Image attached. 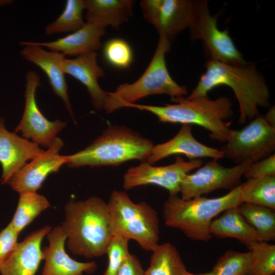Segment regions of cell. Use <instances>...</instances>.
<instances>
[{"label": "cell", "instance_id": "1", "mask_svg": "<svg viewBox=\"0 0 275 275\" xmlns=\"http://www.w3.org/2000/svg\"><path fill=\"white\" fill-rule=\"evenodd\" d=\"M205 67V72L186 98L207 97V93L214 88L227 86L232 89L238 102V121L241 124L258 116V106H269V88L254 64L237 66L208 59Z\"/></svg>", "mask_w": 275, "mask_h": 275}, {"label": "cell", "instance_id": "2", "mask_svg": "<svg viewBox=\"0 0 275 275\" xmlns=\"http://www.w3.org/2000/svg\"><path fill=\"white\" fill-rule=\"evenodd\" d=\"M64 210L65 220L61 226L67 236L68 250L86 258L104 255L114 235L107 203L98 197L71 200Z\"/></svg>", "mask_w": 275, "mask_h": 275}, {"label": "cell", "instance_id": "3", "mask_svg": "<svg viewBox=\"0 0 275 275\" xmlns=\"http://www.w3.org/2000/svg\"><path fill=\"white\" fill-rule=\"evenodd\" d=\"M174 104L156 106L129 104L126 107L149 112L162 123L197 125L209 131L210 138L226 143L232 129L225 122L233 113L232 102L228 97L221 96L214 100L207 97L188 99L183 96L171 98Z\"/></svg>", "mask_w": 275, "mask_h": 275}, {"label": "cell", "instance_id": "4", "mask_svg": "<svg viewBox=\"0 0 275 275\" xmlns=\"http://www.w3.org/2000/svg\"><path fill=\"white\" fill-rule=\"evenodd\" d=\"M242 203L240 185L217 198L199 196L184 200L178 195L169 196L163 204V217L167 226L180 230L188 238L207 241L212 237L210 227L213 219Z\"/></svg>", "mask_w": 275, "mask_h": 275}, {"label": "cell", "instance_id": "5", "mask_svg": "<svg viewBox=\"0 0 275 275\" xmlns=\"http://www.w3.org/2000/svg\"><path fill=\"white\" fill-rule=\"evenodd\" d=\"M154 145L151 141L131 129L109 125L84 149L66 155L70 168L116 166L131 160L146 161Z\"/></svg>", "mask_w": 275, "mask_h": 275}, {"label": "cell", "instance_id": "6", "mask_svg": "<svg viewBox=\"0 0 275 275\" xmlns=\"http://www.w3.org/2000/svg\"><path fill=\"white\" fill-rule=\"evenodd\" d=\"M170 49L171 42L159 37L155 52L144 73L134 82L121 84L114 92H107L103 109L111 113L152 95L167 94L173 98L187 94L186 87L178 85L168 70L165 56Z\"/></svg>", "mask_w": 275, "mask_h": 275}, {"label": "cell", "instance_id": "7", "mask_svg": "<svg viewBox=\"0 0 275 275\" xmlns=\"http://www.w3.org/2000/svg\"><path fill=\"white\" fill-rule=\"evenodd\" d=\"M107 203L114 235L133 240L145 251L152 252L159 244V221L151 205L134 203L126 193L119 190L112 191Z\"/></svg>", "mask_w": 275, "mask_h": 275}, {"label": "cell", "instance_id": "8", "mask_svg": "<svg viewBox=\"0 0 275 275\" xmlns=\"http://www.w3.org/2000/svg\"><path fill=\"white\" fill-rule=\"evenodd\" d=\"M188 28L192 40L203 41L209 59L237 66L246 63L229 32L218 29L217 18L211 15L207 1H192Z\"/></svg>", "mask_w": 275, "mask_h": 275}, {"label": "cell", "instance_id": "9", "mask_svg": "<svg viewBox=\"0 0 275 275\" xmlns=\"http://www.w3.org/2000/svg\"><path fill=\"white\" fill-rule=\"evenodd\" d=\"M275 149V128L259 115L239 130H232L220 150L237 164L259 161L270 156Z\"/></svg>", "mask_w": 275, "mask_h": 275}, {"label": "cell", "instance_id": "10", "mask_svg": "<svg viewBox=\"0 0 275 275\" xmlns=\"http://www.w3.org/2000/svg\"><path fill=\"white\" fill-rule=\"evenodd\" d=\"M200 159L186 161L177 156L175 162L168 166L156 167L146 161L129 168L123 177V188L127 190L149 184L155 185L167 189L170 196H177L180 193L181 184L189 172L202 166Z\"/></svg>", "mask_w": 275, "mask_h": 275}, {"label": "cell", "instance_id": "11", "mask_svg": "<svg viewBox=\"0 0 275 275\" xmlns=\"http://www.w3.org/2000/svg\"><path fill=\"white\" fill-rule=\"evenodd\" d=\"M25 105L22 118L15 129L23 138L49 148L57 134L65 128L66 122L48 120L40 111L36 101V93L40 86V77L34 71H28L25 76Z\"/></svg>", "mask_w": 275, "mask_h": 275}, {"label": "cell", "instance_id": "12", "mask_svg": "<svg viewBox=\"0 0 275 275\" xmlns=\"http://www.w3.org/2000/svg\"><path fill=\"white\" fill-rule=\"evenodd\" d=\"M253 163L246 161L226 168L213 159L184 177L180 186V197L188 200L219 189L232 190L240 185L242 177Z\"/></svg>", "mask_w": 275, "mask_h": 275}, {"label": "cell", "instance_id": "13", "mask_svg": "<svg viewBox=\"0 0 275 275\" xmlns=\"http://www.w3.org/2000/svg\"><path fill=\"white\" fill-rule=\"evenodd\" d=\"M192 1L143 0L140 7L145 19L162 37L171 42L188 27Z\"/></svg>", "mask_w": 275, "mask_h": 275}, {"label": "cell", "instance_id": "14", "mask_svg": "<svg viewBox=\"0 0 275 275\" xmlns=\"http://www.w3.org/2000/svg\"><path fill=\"white\" fill-rule=\"evenodd\" d=\"M63 146V141L56 137L47 150L27 163L6 184L19 194L37 192L48 175L57 173L65 164L66 155L59 154Z\"/></svg>", "mask_w": 275, "mask_h": 275}, {"label": "cell", "instance_id": "15", "mask_svg": "<svg viewBox=\"0 0 275 275\" xmlns=\"http://www.w3.org/2000/svg\"><path fill=\"white\" fill-rule=\"evenodd\" d=\"M57 61L65 74L72 76L85 86L95 109H103L107 92L99 85V78L105 73L98 64L97 52H87L73 59H67L61 53L57 52Z\"/></svg>", "mask_w": 275, "mask_h": 275}, {"label": "cell", "instance_id": "16", "mask_svg": "<svg viewBox=\"0 0 275 275\" xmlns=\"http://www.w3.org/2000/svg\"><path fill=\"white\" fill-rule=\"evenodd\" d=\"M45 150L32 141L9 131L4 120L0 118V164L2 169L1 184L8 181L26 163L42 154Z\"/></svg>", "mask_w": 275, "mask_h": 275}, {"label": "cell", "instance_id": "17", "mask_svg": "<svg viewBox=\"0 0 275 275\" xmlns=\"http://www.w3.org/2000/svg\"><path fill=\"white\" fill-rule=\"evenodd\" d=\"M49 244L43 250L44 266L42 275H82L97 269L94 262H80L72 259L66 252L67 236L61 226L51 229L46 236Z\"/></svg>", "mask_w": 275, "mask_h": 275}, {"label": "cell", "instance_id": "18", "mask_svg": "<svg viewBox=\"0 0 275 275\" xmlns=\"http://www.w3.org/2000/svg\"><path fill=\"white\" fill-rule=\"evenodd\" d=\"M51 229L45 226L18 242L11 256L0 266L1 275H35L44 260L42 241Z\"/></svg>", "mask_w": 275, "mask_h": 275}, {"label": "cell", "instance_id": "19", "mask_svg": "<svg viewBox=\"0 0 275 275\" xmlns=\"http://www.w3.org/2000/svg\"><path fill=\"white\" fill-rule=\"evenodd\" d=\"M182 154L189 160L209 157L214 160L224 157L223 152L217 149L203 144L193 136L191 126L182 124L178 132L170 140L154 145L146 162L153 164L169 156Z\"/></svg>", "mask_w": 275, "mask_h": 275}, {"label": "cell", "instance_id": "20", "mask_svg": "<svg viewBox=\"0 0 275 275\" xmlns=\"http://www.w3.org/2000/svg\"><path fill=\"white\" fill-rule=\"evenodd\" d=\"M20 44L24 46L20 52L21 56L44 72L53 92L62 100L74 120V114L68 93V85L65 74L58 64L57 52L45 50L33 42L22 41L20 42Z\"/></svg>", "mask_w": 275, "mask_h": 275}, {"label": "cell", "instance_id": "21", "mask_svg": "<svg viewBox=\"0 0 275 275\" xmlns=\"http://www.w3.org/2000/svg\"><path fill=\"white\" fill-rule=\"evenodd\" d=\"M105 29L94 23L86 22L80 29L64 37L47 42H34L50 51L61 53L64 56H76L96 52L102 47L101 37Z\"/></svg>", "mask_w": 275, "mask_h": 275}, {"label": "cell", "instance_id": "22", "mask_svg": "<svg viewBox=\"0 0 275 275\" xmlns=\"http://www.w3.org/2000/svg\"><path fill=\"white\" fill-rule=\"evenodd\" d=\"M86 22L118 29L132 16L133 0H85Z\"/></svg>", "mask_w": 275, "mask_h": 275}, {"label": "cell", "instance_id": "23", "mask_svg": "<svg viewBox=\"0 0 275 275\" xmlns=\"http://www.w3.org/2000/svg\"><path fill=\"white\" fill-rule=\"evenodd\" d=\"M210 232L218 238H236L246 245L260 241L257 232L244 218L238 207L225 210L221 216L213 220Z\"/></svg>", "mask_w": 275, "mask_h": 275}, {"label": "cell", "instance_id": "24", "mask_svg": "<svg viewBox=\"0 0 275 275\" xmlns=\"http://www.w3.org/2000/svg\"><path fill=\"white\" fill-rule=\"evenodd\" d=\"M187 270L177 249L169 242L158 244L152 251L144 275H185Z\"/></svg>", "mask_w": 275, "mask_h": 275}, {"label": "cell", "instance_id": "25", "mask_svg": "<svg viewBox=\"0 0 275 275\" xmlns=\"http://www.w3.org/2000/svg\"><path fill=\"white\" fill-rule=\"evenodd\" d=\"M238 208L244 218L256 230L261 241L274 240V209L250 203H243Z\"/></svg>", "mask_w": 275, "mask_h": 275}, {"label": "cell", "instance_id": "26", "mask_svg": "<svg viewBox=\"0 0 275 275\" xmlns=\"http://www.w3.org/2000/svg\"><path fill=\"white\" fill-rule=\"evenodd\" d=\"M50 206L48 200L37 192L20 193L16 210L10 224L20 233Z\"/></svg>", "mask_w": 275, "mask_h": 275}, {"label": "cell", "instance_id": "27", "mask_svg": "<svg viewBox=\"0 0 275 275\" xmlns=\"http://www.w3.org/2000/svg\"><path fill=\"white\" fill-rule=\"evenodd\" d=\"M242 203H250L275 209V176L247 179L240 185Z\"/></svg>", "mask_w": 275, "mask_h": 275}, {"label": "cell", "instance_id": "28", "mask_svg": "<svg viewBox=\"0 0 275 275\" xmlns=\"http://www.w3.org/2000/svg\"><path fill=\"white\" fill-rule=\"evenodd\" d=\"M84 10L85 0L66 1L62 13L56 20L46 26V34L73 33L80 29L86 24L82 18Z\"/></svg>", "mask_w": 275, "mask_h": 275}, {"label": "cell", "instance_id": "29", "mask_svg": "<svg viewBox=\"0 0 275 275\" xmlns=\"http://www.w3.org/2000/svg\"><path fill=\"white\" fill-rule=\"evenodd\" d=\"M246 245L252 254L248 275H275V245L259 241Z\"/></svg>", "mask_w": 275, "mask_h": 275}, {"label": "cell", "instance_id": "30", "mask_svg": "<svg viewBox=\"0 0 275 275\" xmlns=\"http://www.w3.org/2000/svg\"><path fill=\"white\" fill-rule=\"evenodd\" d=\"M251 260L250 251L229 250L217 260L211 272L214 275H248Z\"/></svg>", "mask_w": 275, "mask_h": 275}, {"label": "cell", "instance_id": "31", "mask_svg": "<svg viewBox=\"0 0 275 275\" xmlns=\"http://www.w3.org/2000/svg\"><path fill=\"white\" fill-rule=\"evenodd\" d=\"M105 61L119 69H128L133 61V52L129 43L121 38L108 40L103 47Z\"/></svg>", "mask_w": 275, "mask_h": 275}, {"label": "cell", "instance_id": "32", "mask_svg": "<svg viewBox=\"0 0 275 275\" xmlns=\"http://www.w3.org/2000/svg\"><path fill=\"white\" fill-rule=\"evenodd\" d=\"M129 240L120 235H114L106 249L108 263L103 275H116L126 258L130 253Z\"/></svg>", "mask_w": 275, "mask_h": 275}, {"label": "cell", "instance_id": "33", "mask_svg": "<svg viewBox=\"0 0 275 275\" xmlns=\"http://www.w3.org/2000/svg\"><path fill=\"white\" fill-rule=\"evenodd\" d=\"M18 233L9 223L0 232V266L9 258L18 242Z\"/></svg>", "mask_w": 275, "mask_h": 275}, {"label": "cell", "instance_id": "34", "mask_svg": "<svg viewBox=\"0 0 275 275\" xmlns=\"http://www.w3.org/2000/svg\"><path fill=\"white\" fill-rule=\"evenodd\" d=\"M268 176H275L274 154L253 162L243 175L246 179Z\"/></svg>", "mask_w": 275, "mask_h": 275}, {"label": "cell", "instance_id": "35", "mask_svg": "<svg viewBox=\"0 0 275 275\" xmlns=\"http://www.w3.org/2000/svg\"><path fill=\"white\" fill-rule=\"evenodd\" d=\"M145 270L139 259L129 253L116 275H144Z\"/></svg>", "mask_w": 275, "mask_h": 275}, {"label": "cell", "instance_id": "36", "mask_svg": "<svg viewBox=\"0 0 275 275\" xmlns=\"http://www.w3.org/2000/svg\"><path fill=\"white\" fill-rule=\"evenodd\" d=\"M267 122L272 127L275 128V112L274 107L270 108L267 114L264 116Z\"/></svg>", "mask_w": 275, "mask_h": 275}, {"label": "cell", "instance_id": "37", "mask_svg": "<svg viewBox=\"0 0 275 275\" xmlns=\"http://www.w3.org/2000/svg\"><path fill=\"white\" fill-rule=\"evenodd\" d=\"M185 275H214V274L211 272V271L209 272L205 273H202V274H193L187 271L185 273Z\"/></svg>", "mask_w": 275, "mask_h": 275}, {"label": "cell", "instance_id": "38", "mask_svg": "<svg viewBox=\"0 0 275 275\" xmlns=\"http://www.w3.org/2000/svg\"><path fill=\"white\" fill-rule=\"evenodd\" d=\"M10 3V1H2L0 0V6L2 5H5Z\"/></svg>", "mask_w": 275, "mask_h": 275}]
</instances>
